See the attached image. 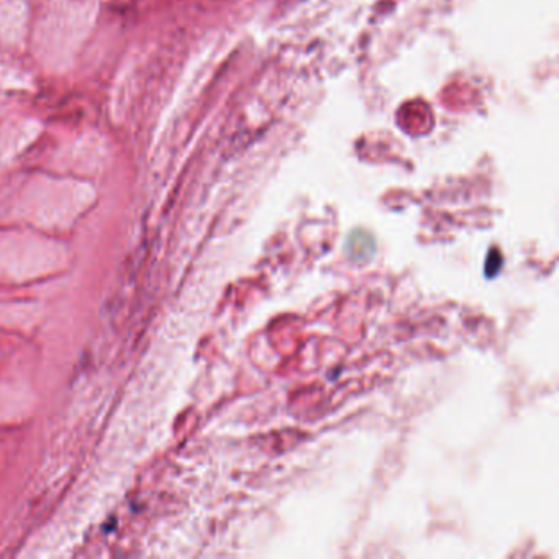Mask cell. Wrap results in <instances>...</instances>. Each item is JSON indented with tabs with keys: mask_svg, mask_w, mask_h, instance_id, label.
Returning <instances> with one entry per match:
<instances>
[]
</instances>
